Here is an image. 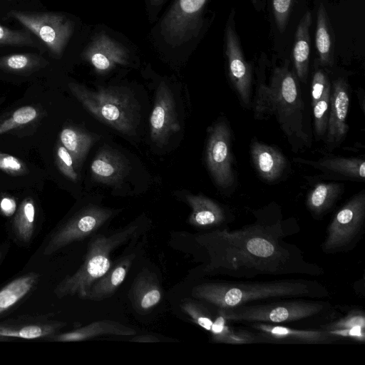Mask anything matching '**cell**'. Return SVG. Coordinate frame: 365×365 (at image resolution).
Instances as JSON below:
<instances>
[{
	"label": "cell",
	"mask_w": 365,
	"mask_h": 365,
	"mask_svg": "<svg viewBox=\"0 0 365 365\" xmlns=\"http://www.w3.org/2000/svg\"><path fill=\"white\" fill-rule=\"evenodd\" d=\"M279 234L273 227L254 225L234 232L216 230L199 235L198 242L210 252L207 270L241 268L274 274L284 269L291 253L279 244Z\"/></svg>",
	"instance_id": "6da1fadb"
},
{
	"label": "cell",
	"mask_w": 365,
	"mask_h": 365,
	"mask_svg": "<svg viewBox=\"0 0 365 365\" xmlns=\"http://www.w3.org/2000/svg\"><path fill=\"white\" fill-rule=\"evenodd\" d=\"M252 106L257 119L274 116L289 140L297 143V148L299 144L309 143L304 128V103L289 61L282 66L274 67L268 81L259 68Z\"/></svg>",
	"instance_id": "7a4b0ae2"
},
{
	"label": "cell",
	"mask_w": 365,
	"mask_h": 365,
	"mask_svg": "<svg viewBox=\"0 0 365 365\" xmlns=\"http://www.w3.org/2000/svg\"><path fill=\"white\" fill-rule=\"evenodd\" d=\"M318 284L308 281L282 280L267 282H206L193 287L192 294L217 308L229 309L252 301L284 297L320 294Z\"/></svg>",
	"instance_id": "3957f363"
},
{
	"label": "cell",
	"mask_w": 365,
	"mask_h": 365,
	"mask_svg": "<svg viewBox=\"0 0 365 365\" xmlns=\"http://www.w3.org/2000/svg\"><path fill=\"white\" fill-rule=\"evenodd\" d=\"M139 230V223H131L110 235L93 236L81 266L56 286L55 294L58 298L76 295L86 299L91 285L110 268L111 253L135 237Z\"/></svg>",
	"instance_id": "277c9868"
},
{
	"label": "cell",
	"mask_w": 365,
	"mask_h": 365,
	"mask_svg": "<svg viewBox=\"0 0 365 365\" xmlns=\"http://www.w3.org/2000/svg\"><path fill=\"white\" fill-rule=\"evenodd\" d=\"M72 94L94 117L119 132L131 135L138 120V106L123 88L100 87L96 91L69 83Z\"/></svg>",
	"instance_id": "5b68a950"
},
{
	"label": "cell",
	"mask_w": 365,
	"mask_h": 365,
	"mask_svg": "<svg viewBox=\"0 0 365 365\" xmlns=\"http://www.w3.org/2000/svg\"><path fill=\"white\" fill-rule=\"evenodd\" d=\"M320 302L297 300L217 309L227 321L274 324L301 320L319 314L325 309V304Z\"/></svg>",
	"instance_id": "8992f818"
},
{
	"label": "cell",
	"mask_w": 365,
	"mask_h": 365,
	"mask_svg": "<svg viewBox=\"0 0 365 365\" xmlns=\"http://www.w3.org/2000/svg\"><path fill=\"white\" fill-rule=\"evenodd\" d=\"M7 16L16 19L38 36L56 56H61L74 29L73 22L58 13L11 10Z\"/></svg>",
	"instance_id": "52a82bcc"
},
{
	"label": "cell",
	"mask_w": 365,
	"mask_h": 365,
	"mask_svg": "<svg viewBox=\"0 0 365 365\" xmlns=\"http://www.w3.org/2000/svg\"><path fill=\"white\" fill-rule=\"evenodd\" d=\"M364 219L365 192L362 190L353 196L334 215L322 244L323 251L333 253L347 250L359 238Z\"/></svg>",
	"instance_id": "ba28073f"
},
{
	"label": "cell",
	"mask_w": 365,
	"mask_h": 365,
	"mask_svg": "<svg viewBox=\"0 0 365 365\" xmlns=\"http://www.w3.org/2000/svg\"><path fill=\"white\" fill-rule=\"evenodd\" d=\"M205 160L218 187L227 189L234 185L236 178L231 152V132L225 120H219L209 128Z\"/></svg>",
	"instance_id": "9c48e42d"
},
{
	"label": "cell",
	"mask_w": 365,
	"mask_h": 365,
	"mask_svg": "<svg viewBox=\"0 0 365 365\" xmlns=\"http://www.w3.org/2000/svg\"><path fill=\"white\" fill-rule=\"evenodd\" d=\"M207 0H176L161 23V32L173 46L197 36L202 26V13Z\"/></svg>",
	"instance_id": "30bf717a"
},
{
	"label": "cell",
	"mask_w": 365,
	"mask_h": 365,
	"mask_svg": "<svg viewBox=\"0 0 365 365\" xmlns=\"http://www.w3.org/2000/svg\"><path fill=\"white\" fill-rule=\"evenodd\" d=\"M113 213L111 209L97 205L83 208L53 232L43 250V254L51 255L73 242L94 234Z\"/></svg>",
	"instance_id": "8fae6325"
},
{
	"label": "cell",
	"mask_w": 365,
	"mask_h": 365,
	"mask_svg": "<svg viewBox=\"0 0 365 365\" xmlns=\"http://www.w3.org/2000/svg\"><path fill=\"white\" fill-rule=\"evenodd\" d=\"M233 15L232 11L225 29V54L227 59L228 74L242 104L248 108L252 104V67L247 62L243 54L235 31Z\"/></svg>",
	"instance_id": "7c38bea8"
},
{
	"label": "cell",
	"mask_w": 365,
	"mask_h": 365,
	"mask_svg": "<svg viewBox=\"0 0 365 365\" xmlns=\"http://www.w3.org/2000/svg\"><path fill=\"white\" fill-rule=\"evenodd\" d=\"M150 129L152 140L158 145L165 144L171 135L180 129L175 100L164 82L160 83L156 91L150 117Z\"/></svg>",
	"instance_id": "4fadbf2b"
},
{
	"label": "cell",
	"mask_w": 365,
	"mask_h": 365,
	"mask_svg": "<svg viewBox=\"0 0 365 365\" xmlns=\"http://www.w3.org/2000/svg\"><path fill=\"white\" fill-rule=\"evenodd\" d=\"M331 96L326 143L329 149L338 147L344 140L349 125L346 117L349 107V88L346 81L339 78L331 83Z\"/></svg>",
	"instance_id": "5bb4252c"
},
{
	"label": "cell",
	"mask_w": 365,
	"mask_h": 365,
	"mask_svg": "<svg viewBox=\"0 0 365 365\" xmlns=\"http://www.w3.org/2000/svg\"><path fill=\"white\" fill-rule=\"evenodd\" d=\"M82 58L98 73H106L128 62L127 49L119 42L100 33L93 36L82 53Z\"/></svg>",
	"instance_id": "9a60e30c"
},
{
	"label": "cell",
	"mask_w": 365,
	"mask_h": 365,
	"mask_svg": "<svg viewBox=\"0 0 365 365\" xmlns=\"http://www.w3.org/2000/svg\"><path fill=\"white\" fill-rule=\"evenodd\" d=\"M251 327L258 331L262 341L314 344L332 343L339 339L325 329H296L264 322H253Z\"/></svg>",
	"instance_id": "2e32d148"
},
{
	"label": "cell",
	"mask_w": 365,
	"mask_h": 365,
	"mask_svg": "<svg viewBox=\"0 0 365 365\" xmlns=\"http://www.w3.org/2000/svg\"><path fill=\"white\" fill-rule=\"evenodd\" d=\"M294 160L320 170L327 178L364 180L365 160L364 158L329 156L316 161L302 158L294 159Z\"/></svg>",
	"instance_id": "e0dca14e"
},
{
	"label": "cell",
	"mask_w": 365,
	"mask_h": 365,
	"mask_svg": "<svg viewBox=\"0 0 365 365\" xmlns=\"http://www.w3.org/2000/svg\"><path fill=\"white\" fill-rule=\"evenodd\" d=\"M129 163L120 153L108 147L99 150L91 165L92 178L101 183L114 185L129 171Z\"/></svg>",
	"instance_id": "ac0fdd59"
},
{
	"label": "cell",
	"mask_w": 365,
	"mask_h": 365,
	"mask_svg": "<svg viewBox=\"0 0 365 365\" xmlns=\"http://www.w3.org/2000/svg\"><path fill=\"white\" fill-rule=\"evenodd\" d=\"M250 153L252 164L261 179L273 182L281 178L287 168V160L277 148L253 140Z\"/></svg>",
	"instance_id": "d6986e66"
},
{
	"label": "cell",
	"mask_w": 365,
	"mask_h": 365,
	"mask_svg": "<svg viewBox=\"0 0 365 365\" xmlns=\"http://www.w3.org/2000/svg\"><path fill=\"white\" fill-rule=\"evenodd\" d=\"M136 333L133 328L118 322L103 319L95 321L71 331L55 334L48 336L47 340L58 342L81 341L104 335L130 336L135 335Z\"/></svg>",
	"instance_id": "ffe728a7"
},
{
	"label": "cell",
	"mask_w": 365,
	"mask_h": 365,
	"mask_svg": "<svg viewBox=\"0 0 365 365\" xmlns=\"http://www.w3.org/2000/svg\"><path fill=\"white\" fill-rule=\"evenodd\" d=\"M130 297L138 312H145L157 306L163 298V290L156 274L143 269L135 277L130 289Z\"/></svg>",
	"instance_id": "44dd1931"
},
{
	"label": "cell",
	"mask_w": 365,
	"mask_h": 365,
	"mask_svg": "<svg viewBox=\"0 0 365 365\" xmlns=\"http://www.w3.org/2000/svg\"><path fill=\"white\" fill-rule=\"evenodd\" d=\"M135 258L134 253L120 258L91 285L86 299L98 302L111 297L124 281Z\"/></svg>",
	"instance_id": "7402d4cb"
},
{
	"label": "cell",
	"mask_w": 365,
	"mask_h": 365,
	"mask_svg": "<svg viewBox=\"0 0 365 365\" xmlns=\"http://www.w3.org/2000/svg\"><path fill=\"white\" fill-rule=\"evenodd\" d=\"M185 200L191 208L189 222L192 225L205 228L217 226L225 219L222 207L212 200L202 195H185Z\"/></svg>",
	"instance_id": "603a6c76"
},
{
	"label": "cell",
	"mask_w": 365,
	"mask_h": 365,
	"mask_svg": "<svg viewBox=\"0 0 365 365\" xmlns=\"http://www.w3.org/2000/svg\"><path fill=\"white\" fill-rule=\"evenodd\" d=\"M311 23L312 15L307 11L297 26L292 51L296 76L302 83H306L309 71Z\"/></svg>",
	"instance_id": "cb8c5ba5"
},
{
	"label": "cell",
	"mask_w": 365,
	"mask_h": 365,
	"mask_svg": "<svg viewBox=\"0 0 365 365\" xmlns=\"http://www.w3.org/2000/svg\"><path fill=\"white\" fill-rule=\"evenodd\" d=\"M343 192V184L319 183L307 195V207L314 216L320 217L332 207Z\"/></svg>",
	"instance_id": "d4e9b609"
},
{
	"label": "cell",
	"mask_w": 365,
	"mask_h": 365,
	"mask_svg": "<svg viewBox=\"0 0 365 365\" xmlns=\"http://www.w3.org/2000/svg\"><path fill=\"white\" fill-rule=\"evenodd\" d=\"M98 138L96 134L72 127L63 128L60 133L61 144L70 153L74 165L78 168Z\"/></svg>",
	"instance_id": "484cf974"
},
{
	"label": "cell",
	"mask_w": 365,
	"mask_h": 365,
	"mask_svg": "<svg viewBox=\"0 0 365 365\" xmlns=\"http://www.w3.org/2000/svg\"><path fill=\"white\" fill-rule=\"evenodd\" d=\"M39 275L31 272L10 282L0 290V315L24 298L36 284Z\"/></svg>",
	"instance_id": "4316f807"
},
{
	"label": "cell",
	"mask_w": 365,
	"mask_h": 365,
	"mask_svg": "<svg viewBox=\"0 0 365 365\" xmlns=\"http://www.w3.org/2000/svg\"><path fill=\"white\" fill-rule=\"evenodd\" d=\"M315 43L319 64L323 66H332L334 58L331 29L326 9L322 4L317 11Z\"/></svg>",
	"instance_id": "83f0119b"
},
{
	"label": "cell",
	"mask_w": 365,
	"mask_h": 365,
	"mask_svg": "<svg viewBox=\"0 0 365 365\" xmlns=\"http://www.w3.org/2000/svg\"><path fill=\"white\" fill-rule=\"evenodd\" d=\"M64 326H66V324L63 322L28 324L16 327L0 325V339L8 337L26 339L48 337L55 334L58 330Z\"/></svg>",
	"instance_id": "f1b7e54d"
},
{
	"label": "cell",
	"mask_w": 365,
	"mask_h": 365,
	"mask_svg": "<svg viewBox=\"0 0 365 365\" xmlns=\"http://www.w3.org/2000/svg\"><path fill=\"white\" fill-rule=\"evenodd\" d=\"M48 63L36 53H14L0 57V69L15 73H30Z\"/></svg>",
	"instance_id": "f546056e"
},
{
	"label": "cell",
	"mask_w": 365,
	"mask_h": 365,
	"mask_svg": "<svg viewBox=\"0 0 365 365\" xmlns=\"http://www.w3.org/2000/svg\"><path fill=\"white\" fill-rule=\"evenodd\" d=\"M35 217L34 202L31 198L27 197L21 202L14 219V230L20 240L27 242L31 239L34 231Z\"/></svg>",
	"instance_id": "4dcf8cb0"
},
{
	"label": "cell",
	"mask_w": 365,
	"mask_h": 365,
	"mask_svg": "<svg viewBox=\"0 0 365 365\" xmlns=\"http://www.w3.org/2000/svg\"><path fill=\"white\" fill-rule=\"evenodd\" d=\"M331 87L314 103L313 106L314 130L317 139L324 138L327 130L329 114Z\"/></svg>",
	"instance_id": "1f68e13d"
},
{
	"label": "cell",
	"mask_w": 365,
	"mask_h": 365,
	"mask_svg": "<svg viewBox=\"0 0 365 365\" xmlns=\"http://www.w3.org/2000/svg\"><path fill=\"white\" fill-rule=\"evenodd\" d=\"M37 47L38 43L29 33L14 30L0 24V46Z\"/></svg>",
	"instance_id": "d6a6232c"
},
{
	"label": "cell",
	"mask_w": 365,
	"mask_h": 365,
	"mask_svg": "<svg viewBox=\"0 0 365 365\" xmlns=\"http://www.w3.org/2000/svg\"><path fill=\"white\" fill-rule=\"evenodd\" d=\"M38 115L36 109L31 106L21 107L11 115L0 123V135L34 120Z\"/></svg>",
	"instance_id": "836d02e7"
},
{
	"label": "cell",
	"mask_w": 365,
	"mask_h": 365,
	"mask_svg": "<svg viewBox=\"0 0 365 365\" xmlns=\"http://www.w3.org/2000/svg\"><path fill=\"white\" fill-rule=\"evenodd\" d=\"M57 165L61 172L71 181L76 182L78 175L74 170L73 160L67 149L59 145L56 150Z\"/></svg>",
	"instance_id": "e575fe53"
},
{
	"label": "cell",
	"mask_w": 365,
	"mask_h": 365,
	"mask_svg": "<svg viewBox=\"0 0 365 365\" xmlns=\"http://www.w3.org/2000/svg\"><path fill=\"white\" fill-rule=\"evenodd\" d=\"M354 327H365V317L363 312L354 310L342 319L324 327L325 330L349 329Z\"/></svg>",
	"instance_id": "d590c367"
},
{
	"label": "cell",
	"mask_w": 365,
	"mask_h": 365,
	"mask_svg": "<svg viewBox=\"0 0 365 365\" xmlns=\"http://www.w3.org/2000/svg\"><path fill=\"white\" fill-rule=\"evenodd\" d=\"M330 87L331 82L327 73L322 69L316 67L311 86L312 104L317 101Z\"/></svg>",
	"instance_id": "8d00e7d4"
},
{
	"label": "cell",
	"mask_w": 365,
	"mask_h": 365,
	"mask_svg": "<svg viewBox=\"0 0 365 365\" xmlns=\"http://www.w3.org/2000/svg\"><path fill=\"white\" fill-rule=\"evenodd\" d=\"M293 0H272L274 19L278 29L283 32L291 13Z\"/></svg>",
	"instance_id": "74e56055"
},
{
	"label": "cell",
	"mask_w": 365,
	"mask_h": 365,
	"mask_svg": "<svg viewBox=\"0 0 365 365\" xmlns=\"http://www.w3.org/2000/svg\"><path fill=\"white\" fill-rule=\"evenodd\" d=\"M0 170L14 176L24 175L28 173L22 161L13 155L2 153H0Z\"/></svg>",
	"instance_id": "f35d334b"
},
{
	"label": "cell",
	"mask_w": 365,
	"mask_h": 365,
	"mask_svg": "<svg viewBox=\"0 0 365 365\" xmlns=\"http://www.w3.org/2000/svg\"><path fill=\"white\" fill-rule=\"evenodd\" d=\"M328 331L339 339L340 337H348L360 341H364L365 340V327H362L333 329L329 330Z\"/></svg>",
	"instance_id": "ab89813d"
},
{
	"label": "cell",
	"mask_w": 365,
	"mask_h": 365,
	"mask_svg": "<svg viewBox=\"0 0 365 365\" xmlns=\"http://www.w3.org/2000/svg\"><path fill=\"white\" fill-rule=\"evenodd\" d=\"M16 202L11 197H4L0 199V213L6 217L12 216L16 211Z\"/></svg>",
	"instance_id": "60d3db41"
},
{
	"label": "cell",
	"mask_w": 365,
	"mask_h": 365,
	"mask_svg": "<svg viewBox=\"0 0 365 365\" xmlns=\"http://www.w3.org/2000/svg\"><path fill=\"white\" fill-rule=\"evenodd\" d=\"M129 341L134 342H159L160 340L155 336L145 334L140 336L134 335Z\"/></svg>",
	"instance_id": "b9f144b4"
},
{
	"label": "cell",
	"mask_w": 365,
	"mask_h": 365,
	"mask_svg": "<svg viewBox=\"0 0 365 365\" xmlns=\"http://www.w3.org/2000/svg\"><path fill=\"white\" fill-rule=\"evenodd\" d=\"M165 0H150V4L153 6H159Z\"/></svg>",
	"instance_id": "7bdbcfd3"
},
{
	"label": "cell",
	"mask_w": 365,
	"mask_h": 365,
	"mask_svg": "<svg viewBox=\"0 0 365 365\" xmlns=\"http://www.w3.org/2000/svg\"><path fill=\"white\" fill-rule=\"evenodd\" d=\"M0 258H1V253H0Z\"/></svg>",
	"instance_id": "ee69618b"
},
{
	"label": "cell",
	"mask_w": 365,
	"mask_h": 365,
	"mask_svg": "<svg viewBox=\"0 0 365 365\" xmlns=\"http://www.w3.org/2000/svg\"><path fill=\"white\" fill-rule=\"evenodd\" d=\"M9 1H11V0H9Z\"/></svg>",
	"instance_id": "f6af8a7d"
}]
</instances>
